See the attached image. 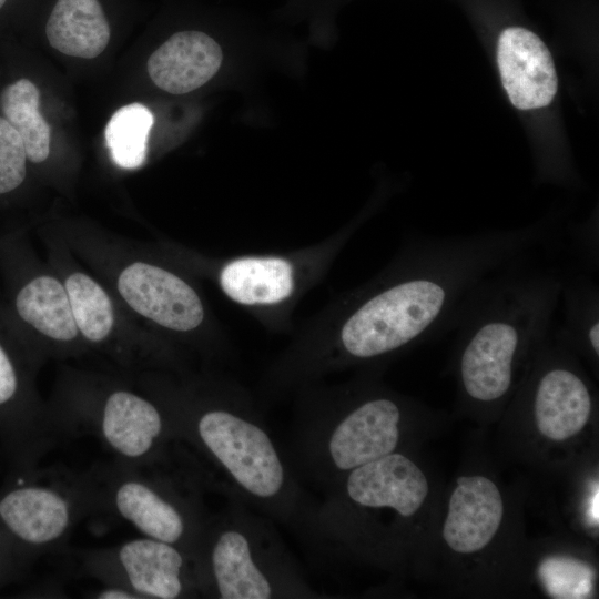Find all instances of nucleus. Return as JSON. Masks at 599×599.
Segmentation results:
<instances>
[{"mask_svg":"<svg viewBox=\"0 0 599 599\" xmlns=\"http://www.w3.org/2000/svg\"><path fill=\"white\" fill-rule=\"evenodd\" d=\"M530 258L487 277L456 319L459 379L471 400L502 399L514 386L519 359L551 332L565 275Z\"/></svg>","mask_w":599,"mask_h":599,"instance_id":"obj_1","label":"nucleus"},{"mask_svg":"<svg viewBox=\"0 0 599 599\" xmlns=\"http://www.w3.org/2000/svg\"><path fill=\"white\" fill-rule=\"evenodd\" d=\"M174 441L186 444L211 467L230 500L304 532L313 508L296 473L254 414L222 404L163 408Z\"/></svg>","mask_w":599,"mask_h":599,"instance_id":"obj_2","label":"nucleus"},{"mask_svg":"<svg viewBox=\"0 0 599 599\" xmlns=\"http://www.w3.org/2000/svg\"><path fill=\"white\" fill-rule=\"evenodd\" d=\"M271 520L233 500L207 517L194 558L200 597H317Z\"/></svg>","mask_w":599,"mask_h":599,"instance_id":"obj_3","label":"nucleus"},{"mask_svg":"<svg viewBox=\"0 0 599 599\" xmlns=\"http://www.w3.org/2000/svg\"><path fill=\"white\" fill-rule=\"evenodd\" d=\"M402 407L375 396L341 413L306 414L293 432V468L328 489L351 470L395 453L400 439Z\"/></svg>","mask_w":599,"mask_h":599,"instance_id":"obj_4","label":"nucleus"},{"mask_svg":"<svg viewBox=\"0 0 599 599\" xmlns=\"http://www.w3.org/2000/svg\"><path fill=\"white\" fill-rule=\"evenodd\" d=\"M93 509L103 508L141 536L182 549L193 561L207 520L196 487H180L167 477H148L118 464L87 478Z\"/></svg>","mask_w":599,"mask_h":599,"instance_id":"obj_5","label":"nucleus"},{"mask_svg":"<svg viewBox=\"0 0 599 599\" xmlns=\"http://www.w3.org/2000/svg\"><path fill=\"white\" fill-rule=\"evenodd\" d=\"M52 416L59 435L92 434L125 466L155 463L174 440L163 408L125 388L112 389L92 408H71Z\"/></svg>","mask_w":599,"mask_h":599,"instance_id":"obj_6","label":"nucleus"},{"mask_svg":"<svg viewBox=\"0 0 599 599\" xmlns=\"http://www.w3.org/2000/svg\"><path fill=\"white\" fill-rule=\"evenodd\" d=\"M85 567L104 585L121 586L139 599L200 596L194 561L179 547L149 537L92 552Z\"/></svg>","mask_w":599,"mask_h":599,"instance_id":"obj_7","label":"nucleus"},{"mask_svg":"<svg viewBox=\"0 0 599 599\" xmlns=\"http://www.w3.org/2000/svg\"><path fill=\"white\" fill-rule=\"evenodd\" d=\"M91 510L85 478L18 486L0 496V524L35 551L61 546L79 519Z\"/></svg>","mask_w":599,"mask_h":599,"instance_id":"obj_8","label":"nucleus"},{"mask_svg":"<svg viewBox=\"0 0 599 599\" xmlns=\"http://www.w3.org/2000/svg\"><path fill=\"white\" fill-rule=\"evenodd\" d=\"M326 495L361 507H389L408 518L426 500L428 481L412 459L395 451L351 470Z\"/></svg>","mask_w":599,"mask_h":599,"instance_id":"obj_9","label":"nucleus"},{"mask_svg":"<svg viewBox=\"0 0 599 599\" xmlns=\"http://www.w3.org/2000/svg\"><path fill=\"white\" fill-rule=\"evenodd\" d=\"M546 366L532 386V412L539 433L564 441L580 433L589 420L593 399L586 380L567 362L554 358L551 332L541 344Z\"/></svg>","mask_w":599,"mask_h":599,"instance_id":"obj_10","label":"nucleus"},{"mask_svg":"<svg viewBox=\"0 0 599 599\" xmlns=\"http://www.w3.org/2000/svg\"><path fill=\"white\" fill-rule=\"evenodd\" d=\"M123 301L139 315L175 332H190L203 321L196 292L175 274L144 262L125 266L116 282Z\"/></svg>","mask_w":599,"mask_h":599,"instance_id":"obj_11","label":"nucleus"},{"mask_svg":"<svg viewBox=\"0 0 599 599\" xmlns=\"http://www.w3.org/2000/svg\"><path fill=\"white\" fill-rule=\"evenodd\" d=\"M497 62L504 89L517 109L551 103L557 73L548 48L536 33L522 27L506 28L498 39Z\"/></svg>","mask_w":599,"mask_h":599,"instance_id":"obj_12","label":"nucleus"},{"mask_svg":"<svg viewBox=\"0 0 599 599\" xmlns=\"http://www.w3.org/2000/svg\"><path fill=\"white\" fill-rule=\"evenodd\" d=\"M504 510L501 494L493 480L479 475L461 476L449 498L444 540L455 552H477L497 534Z\"/></svg>","mask_w":599,"mask_h":599,"instance_id":"obj_13","label":"nucleus"},{"mask_svg":"<svg viewBox=\"0 0 599 599\" xmlns=\"http://www.w3.org/2000/svg\"><path fill=\"white\" fill-rule=\"evenodd\" d=\"M221 47L201 31H180L149 58L148 73L153 83L173 94L189 93L205 84L219 71Z\"/></svg>","mask_w":599,"mask_h":599,"instance_id":"obj_14","label":"nucleus"},{"mask_svg":"<svg viewBox=\"0 0 599 599\" xmlns=\"http://www.w3.org/2000/svg\"><path fill=\"white\" fill-rule=\"evenodd\" d=\"M45 33L59 52L84 59L101 54L110 41V26L99 0H58Z\"/></svg>","mask_w":599,"mask_h":599,"instance_id":"obj_15","label":"nucleus"},{"mask_svg":"<svg viewBox=\"0 0 599 599\" xmlns=\"http://www.w3.org/2000/svg\"><path fill=\"white\" fill-rule=\"evenodd\" d=\"M221 286L233 301L245 304H274L293 290L292 266L280 257H244L221 272Z\"/></svg>","mask_w":599,"mask_h":599,"instance_id":"obj_16","label":"nucleus"},{"mask_svg":"<svg viewBox=\"0 0 599 599\" xmlns=\"http://www.w3.org/2000/svg\"><path fill=\"white\" fill-rule=\"evenodd\" d=\"M22 321L38 333L58 343H71L79 332L64 283L50 275L30 280L16 297Z\"/></svg>","mask_w":599,"mask_h":599,"instance_id":"obj_17","label":"nucleus"},{"mask_svg":"<svg viewBox=\"0 0 599 599\" xmlns=\"http://www.w3.org/2000/svg\"><path fill=\"white\" fill-rule=\"evenodd\" d=\"M560 301L564 321L557 336L567 345L579 346L599 356V288L591 277L565 276Z\"/></svg>","mask_w":599,"mask_h":599,"instance_id":"obj_18","label":"nucleus"},{"mask_svg":"<svg viewBox=\"0 0 599 599\" xmlns=\"http://www.w3.org/2000/svg\"><path fill=\"white\" fill-rule=\"evenodd\" d=\"M40 91L28 79L8 85L0 98L4 119L20 134L27 158L33 163L45 161L50 154L51 129L39 111Z\"/></svg>","mask_w":599,"mask_h":599,"instance_id":"obj_19","label":"nucleus"},{"mask_svg":"<svg viewBox=\"0 0 599 599\" xmlns=\"http://www.w3.org/2000/svg\"><path fill=\"white\" fill-rule=\"evenodd\" d=\"M64 286L79 335L91 344L105 342L114 326V308L106 291L81 272L70 274Z\"/></svg>","mask_w":599,"mask_h":599,"instance_id":"obj_20","label":"nucleus"},{"mask_svg":"<svg viewBox=\"0 0 599 599\" xmlns=\"http://www.w3.org/2000/svg\"><path fill=\"white\" fill-rule=\"evenodd\" d=\"M153 113L144 104L134 102L116 110L109 120L104 138L113 163L126 170L143 165L148 153Z\"/></svg>","mask_w":599,"mask_h":599,"instance_id":"obj_21","label":"nucleus"},{"mask_svg":"<svg viewBox=\"0 0 599 599\" xmlns=\"http://www.w3.org/2000/svg\"><path fill=\"white\" fill-rule=\"evenodd\" d=\"M27 153L16 129L0 118V194L17 189L26 177Z\"/></svg>","mask_w":599,"mask_h":599,"instance_id":"obj_22","label":"nucleus"},{"mask_svg":"<svg viewBox=\"0 0 599 599\" xmlns=\"http://www.w3.org/2000/svg\"><path fill=\"white\" fill-rule=\"evenodd\" d=\"M20 390V379L13 361L0 344V409L9 407Z\"/></svg>","mask_w":599,"mask_h":599,"instance_id":"obj_23","label":"nucleus"},{"mask_svg":"<svg viewBox=\"0 0 599 599\" xmlns=\"http://www.w3.org/2000/svg\"><path fill=\"white\" fill-rule=\"evenodd\" d=\"M93 597L98 599H139L132 591L116 585H105L93 593Z\"/></svg>","mask_w":599,"mask_h":599,"instance_id":"obj_24","label":"nucleus"},{"mask_svg":"<svg viewBox=\"0 0 599 599\" xmlns=\"http://www.w3.org/2000/svg\"><path fill=\"white\" fill-rule=\"evenodd\" d=\"M6 0H0V8L4 4Z\"/></svg>","mask_w":599,"mask_h":599,"instance_id":"obj_25","label":"nucleus"}]
</instances>
